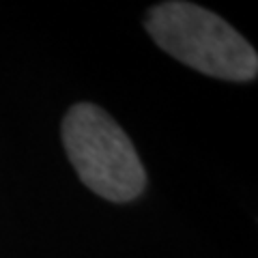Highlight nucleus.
<instances>
[{
  "mask_svg": "<svg viewBox=\"0 0 258 258\" xmlns=\"http://www.w3.org/2000/svg\"><path fill=\"white\" fill-rule=\"evenodd\" d=\"M62 142L78 176L101 198L127 203L144 189L147 174L132 140L99 106L71 108L62 123Z\"/></svg>",
  "mask_w": 258,
  "mask_h": 258,
  "instance_id": "f03ea898",
  "label": "nucleus"
},
{
  "mask_svg": "<svg viewBox=\"0 0 258 258\" xmlns=\"http://www.w3.org/2000/svg\"><path fill=\"white\" fill-rule=\"evenodd\" d=\"M155 43L207 76L247 82L258 71L256 50L220 15L191 3H161L147 15Z\"/></svg>",
  "mask_w": 258,
  "mask_h": 258,
  "instance_id": "f257e3e1",
  "label": "nucleus"
}]
</instances>
